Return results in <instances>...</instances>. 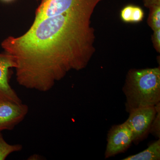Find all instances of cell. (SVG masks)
I'll list each match as a JSON object with an SVG mask.
<instances>
[{"label": "cell", "mask_w": 160, "mask_h": 160, "mask_svg": "<svg viewBox=\"0 0 160 160\" xmlns=\"http://www.w3.org/2000/svg\"><path fill=\"white\" fill-rule=\"evenodd\" d=\"M95 38L79 15L66 11L32 23L24 34L8 37L1 46L14 60L18 84L46 92L69 71L87 66Z\"/></svg>", "instance_id": "obj_1"}, {"label": "cell", "mask_w": 160, "mask_h": 160, "mask_svg": "<svg viewBox=\"0 0 160 160\" xmlns=\"http://www.w3.org/2000/svg\"><path fill=\"white\" fill-rule=\"evenodd\" d=\"M123 91L127 112L140 107L156 106L160 102V67L130 69Z\"/></svg>", "instance_id": "obj_2"}, {"label": "cell", "mask_w": 160, "mask_h": 160, "mask_svg": "<svg viewBox=\"0 0 160 160\" xmlns=\"http://www.w3.org/2000/svg\"><path fill=\"white\" fill-rule=\"evenodd\" d=\"M156 112L155 106L140 107L129 112L125 122L132 132L133 142H137L149 131Z\"/></svg>", "instance_id": "obj_3"}, {"label": "cell", "mask_w": 160, "mask_h": 160, "mask_svg": "<svg viewBox=\"0 0 160 160\" xmlns=\"http://www.w3.org/2000/svg\"><path fill=\"white\" fill-rule=\"evenodd\" d=\"M132 142V132L125 122L112 126L108 134L105 157L106 158L122 152Z\"/></svg>", "instance_id": "obj_4"}, {"label": "cell", "mask_w": 160, "mask_h": 160, "mask_svg": "<svg viewBox=\"0 0 160 160\" xmlns=\"http://www.w3.org/2000/svg\"><path fill=\"white\" fill-rule=\"evenodd\" d=\"M29 112V107L22 103L0 102V132L12 130L22 122Z\"/></svg>", "instance_id": "obj_5"}, {"label": "cell", "mask_w": 160, "mask_h": 160, "mask_svg": "<svg viewBox=\"0 0 160 160\" xmlns=\"http://www.w3.org/2000/svg\"><path fill=\"white\" fill-rule=\"evenodd\" d=\"M15 64L11 56L0 54V102H10L20 104L22 100L9 83V69L15 68Z\"/></svg>", "instance_id": "obj_6"}, {"label": "cell", "mask_w": 160, "mask_h": 160, "mask_svg": "<svg viewBox=\"0 0 160 160\" xmlns=\"http://www.w3.org/2000/svg\"><path fill=\"white\" fill-rule=\"evenodd\" d=\"M160 159V140L149 145L148 148L136 154L129 156L123 160H158Z\"/></svg>", "instance_id": "obj_7"}, {"label": "cell", "mask_w": 160, "mask_h": 160, "mask_svg": "<svg viewBox=\"0 0 160 160\" xmlns=\"http://www.w3.org/2000/svg\"><path fill=\"white\" fill-rule=\"evenodd\" d=\"M22 149V146L20 144H8L0 132V160H5L9 154L12 152L21 151Z\"/></svg>", "instance_id": "obj_8"}, {"label": "cell", "mask_w": 160, "mask_h": 160, "mask_svg": "<svg viewBox=\"0 0 160 160\" xmlns=\"http://www.w3.org/2000/svg\"><path fill=\"white\" fill-rule=\"evenodd\" d=\"M148 25L153 31L160 29V4L149 8Z\"/></svg>", "instance_id": "obj_9"}, {"label": "cell", "mask_w": 160, "mask_h": 160, "mask_svg": "<svg viewBox=\"0 0 160 160\" xmlns=\"http://www.w3.org/2000/svg\"><path fill=\"white\" fill-rule=\"evenodd\" d=\"M157 112L154 119L152 123L149 131L156 137H160V102L155 106Z\"/></svg>", "instance_id": "obj_10"}, {"label": "cell", "mask_w": 160, "mask_h": 160, "mask_svg": "<svg viewBox=\"0 0 160 160\" xmlns=\"http://www.w3.org/2000/svg\"><path fill=\"white\" fill-rule=\"evenodd\" d=\"M133 5H129L125 6L121 10V19L124 22L131 23L132 15Z\"/></svg>", "instance_id": "obj_11"}, {"label": "cell", "mask_w": 160, "mask_h": 160, "mask_svg": "<svg viewBox=\"0 0 160 160\" xmlns=\"http://www.w3.org/2000/svg\"><path fill=\"white\" fill-rule=\"evenodd\" d=\"M144 17L143 9L138 6L133 5L132 15L131 23H138L142 21Z\"/></svg>", "instance_id": "obj_12"}, {"label": "cell", "mask_w": 160, "mask_h": 160, "mask_svg": "<svg viewBox=\"0 0 160 160\" xmlns=\"http://www.w3.org/2000/svg\"><path fill=\"white\" fill-rule=\"evenodd\" d=\"M152 43L154 46V49L158 52H160V29L153 31L152 36Z\"/></svg>", "instance_id": "obj_13"}, {"label": "cell", "mask_w": 160, "mask_h": 160, "mask_svg": "<svg viewBox=\"0 0 160 160\" xmlns=\"http://www.w3.org/2000/svg\"><path fill=\"white\" fill-rule=\"evenodd\" d=\"M144 6L148 9L152 6L160 4V0H142Z\"/></svg>", "instance_id": "obj_14"}, {"label": "cell", "mask_w": 160, "mask_h": 160, "mask_svg": "<svg viewBox=\"0 0 160 160\" xmlns=\"http://www.w3.org/2000/svg\"><path fill=\"white\" fill-rule=\"evenodd\" d=\"M1 1H2V2H13L14 0H1Z\"/></svg>", "instance_id": "obj_15"}, {"label": "cell", "mask_w": 160, "mask_h": 160, "mask_svg": "<svg viewBox=\"0 0 160 160\" xmlns=\"http://www.w3.org/2000/svg\"><path fill=\"white\" fill-rule=\"evenodd\" d=\"M36 1H41V0H36Z\"/></svg>", "instance_id": "obj_16"}]
</instances>
